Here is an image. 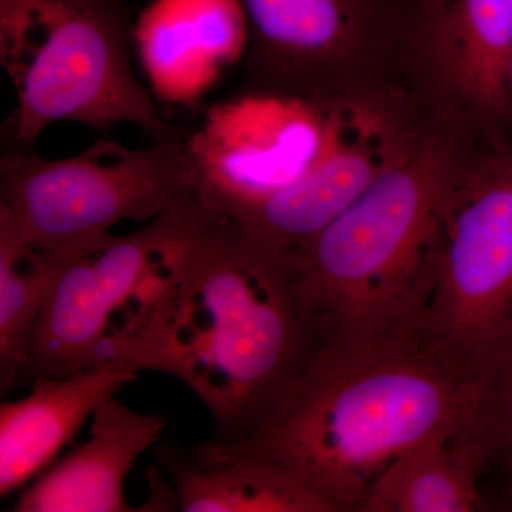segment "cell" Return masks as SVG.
I'll list each match as a JSON object with an SVG mask.
<instances>
[{"instance_id": "1", "label": "cell", "mask_w": 512, "mask_h": 512, "mask_svg": "<svg viewBox=\"0 0 512 512\" xmlns=\"http://www.w3.org/2000/svg\"><path fill=\"white\" fill-rule=\"evenodd\" d=\"M473 399V362L420 322L316 343L244 440L286 468L329 512L362 511L384 468L423 441L457 433Z\"/></svg>"}, {"instance_id": "2", "label": "cell", "mask_w": 512, "mask_h": 512, "mask_svg": "<svg viewBox=\"0 0 512 512\" xmlns=\"http://www.w3.org/2000/svg\"><path fill=\"white\" fill-rule=\"evenodd\" d=\"M316 343L295 261L202 205L177 285L106 362L177 377L210 410L214 439L239 441Z\"/></svg>"}, {"instance_id": "3", "label": "cell", "mask_w": 512, "mask_h": 512, "mask_svg": "<svg viewBox=\"0 0 512 512\" xmlns=\"http://www.w3.org/2000/svg\"><path fill=\"white\" fill-rule=\"evenodd\" d=\"M473 137L429 119L419 138L296 259L316 339L363 338L424 322L433 245Z\"/></svg>"}, {"instance_id": "4", "label": "cell", "mask_w": 512, "mask_h": 512, "mask_svg": "<svg viewBox=\"0 0 512 512\" xmlns=\"http://www.w3.org/2000/svg\"><path fill=\"white\" fill-rule=\"evenodd\" d=\"M133 39L126 0H0V63L16 96L6 151H30L62 121L103 134L137 124L156 141L183 134L138 82Z\"/></svg>"}, {"instance_id": "5", "label": "cell", "mask_w": 512, "mask_h": 512, "mask_svg": "<svg viewBox=\"0 0 512 512\" xmlns=\"http://www.w3.org/2000/svg\"><path fill=\"white\" fill-rule=\"evenodd\" d=\"M194 192L197 171L184 133L147 148L100 138L63 160L30 151L0 158V211L42 252L80 247L119 222L154 220Z\"/></svg>"}, {"instance_id": "6", "label": "cell", "mask_w": 512, "mask_h": 512, "mask_svg": "<svg viewBox=\"0 0 512 512\" xmlns=\"http://www.w3.org/2000/svg\"><path fill=\"white\" fill-rule=\"evenodd\" d=\"M512 319V136L476 153L441 210L424 323L473 355Z\"/></svg>"}, {"instance_id": "7", "label": "cell", "mask_w": 512, "mask_h": 512, "mask_svg": "<svg viewBox=\"0 0 512 512\" xmlns=\"http://www.w3.org/2000/svg\"><path fill=\"white\" fill-rule=\"evenodd\" d=\"M247 92L325 101L384 84L400 13L387 0H239Z\"/></svg>"}, {"instance_id": "8", "label": "cell", "mask_w": 512, "mask_h": 512, "mask_svg": "<svg viewBox=\"0 0 512 512\" xmlns=\"http://www.w3.org/2000/svg\"><path fill=\"white\" fill-rule=\"evenodd\" d=\"M332 136L301 180L228 218L266 247L296 262L306 245L339 218L413 146L429 123L417 103L392 86L328 99Z\"/></svg>"}, {"instance_id": "9", "label": "cell", "mask_w": 512, "mask_h": 512, "mask_svg": "<svg viewBox=\"0 0 512 512\" xmlns=\"http://www.w3.org/2000/svg\"><path fill=\"white\" fill-rule=\"evenodd\" d=\"M197 200L188 195L133 234L107 232L69 251L47 252L56 259L55 281L30 335L20 383L99 365L114 320L151 262L194 220Z\"/></svg>"}, {"instance_id": "10", "label": "cell", "mask_w": 512, "mask_h": 512, "mask_svg": "<svg viewBox=\"0 0 512 512\" xmlns=\"http://www.w3.org/2000/svg\"><path fill=\"white\" fill-rule=\"evenodd\" d=\"M400 42L430 119L494 146L510 138L512 0H407Z\"/></svg>"}, {"instance_id": "11", "label": "cell", "mask_w": 512, "mask_h": 512, "mask_svg": "<svg viewBox=\"0 0 512 512\" xmlns=\"http://www.w3.org/2000/svg\"><path fill=\"white\" fill-rule=\"evenodd\" d=\"M330 136L329 100L242 94L190 136L198 198L215 214L235 217L301 180Z\"/></svg>"}, {"instance_id": "12", "label": "cell", "mask_w": 512, "mask_h": 512, "mask_svg": "<svg viewBox=\"0 0 512 512\" xmlns=\"http://www.w3.org/2000/svg\"><path fill=\"white\" fill-rule=\"evenodd\" d=\"M90 437L50 464L25 488L15 512H127L124 485L141 454L163 437L167 420L143 414L116 396L92 417Z\"/></svg>"}, {"instance_id": "13", "label": "cell", "mask_w": 512, "mask_h": 512, "mask_svg": "<svg viewBox=\"0 0 512 512\" xmlns=\"http://www.w3.org/2000/svg\"><path fill=\"white\" fill-rule=\"evenodd\" d=\"M140 370L111 360L74 375L36 379L28 396L0 406V497L28 487L100 404L137 379Z\"/></svg>"}, {"instance_id": "14", "label": "cell", "mask_w": 512, "mask_h": 512, "mask_svg": "<svg viewBox=\"0 0 512 512\" xmlns=\"http://www.w3.org/2000/svg\"><path fill=\"white\" fill-rule=\"evenodd\" d=\"M157 460L185 512H329L286 468L239 443L167 441Z\"/></svg>"}, {"instance_id": "15", "label": "cell", "mask_w": 512, "mask_h": 512, "mask_svg": "<svg viewBox=\"0 0 512 512\" xmlns=\"http://www.w3.org/2000/svg\"><path fill=\"white\" fill-rule=\"evenodd\" d=\"M480 448L461 431L404 451L370 490L366 512H477L485 510Z\"/></svg>"}, {"instance_id": "16", "label": "cell", "mask_w": 512, "mask_h": 512, "mask_svg": "<svg viewBox=\"0 0 512 512\" xmlns=\"http://www.w3.org/2000/svg\"><path fill=\"white\" fill-rule=\"evenodd\" d=\"M56 259L26 244L0 211V393L20 383L28 362L30 335L47 301Z\"/></svg>"}, {"instance_id": "17", "label": "cell", "mask_w": 512, "mask_h": 512, "mask_svg": "<svg viewBox=\"0 0 512 512\" xmlns=\"http://www.w3.org/2000/svg\"><path fill=\"white\" fill-rule=\"evenodd\" d=\"M473 399L461 433L500 473L512 510V319L471 355Z\"/></svg>"}, {"instance_id": "18", "label": "cell", "mask_w": 512, "mask_h": 512, "mask_svg": "<svg viewBox=\"0 0 512 512\" xmlns=\"http://www.w3.org/2000/svg\"><path fill=\"white\" fill-rule=\"evenodd\" d=\"M505 116H507L508 133L512 136V55L508 62L507 72H505Z\"/></svg>"}]
</instances>
